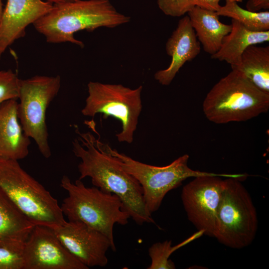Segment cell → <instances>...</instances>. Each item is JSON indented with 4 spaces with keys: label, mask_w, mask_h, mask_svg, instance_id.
<instances>
[{
    "label": "cell",
    "mask_w": 269,
    "mask_h": 269,
    "mask_svg": "<svg viewBox=\"0 0 269 269\" xmlns=\"http://www.w3.org/2000/svg\"><path fill=\"white\" fill-rule=\"evenodd\" d=\"M76 131L79 136L72 142V150L81 159L78 165L79 179L89 177L94 186L118 196L124 210L137 224L155 223L146 207L138 182L123 169L118 159L106 150L100 138H96L89 132Z\"/></svg>",
    "instance_id": "6da1fadb"
},
{
    "label": "cell",
    "mask_w": 269,
    "mask_h": 269,
    "mask_svg": "<svg viewBox=\"0 0 269 269\" xmlns=\"http://www.w3.org/2000/svg\"><path fill=\"white\" fill-rule=\"evenodd\" d=\"M130 21V17L118 12L109 0H74L54 4L33 25L48 43L70 42L82 48L84 44L75 38L76 32L113 28Z\"/></svg>",
    "instance_id": "7a4b0ae2"
},
{
    "label": "cell",
    "mask_w": 269,
    "mask_h": 269,
    "mask_svg": "<svg viewBox=\"0 0 269 269\" xmlns=\"http://www.w3.org/2000/svg\"><path fill=\"white\" fill-rule=\"evenodd\" d=\"M60 185L68 193L61 210L69 221L81 222L101 232L111 242V250L116 251L113 228L115 224L125 225L130 217L116 195L97 187H86L81 179L71 181L63 175Z\"/></svg>",
    "instance_id": "3957f363"
},
{
    "label": "cell",
    "mask_w": 269,
    "mask_h": 269,
    "mask_svg": "<svg viewBox=\"0 0 269 269\" xmlns=\"http://www.w3.org/2000/svg\"><path fill=\"white\" fill-rule=\"evenodd\" d=\"M202 107L206 118L215 124L246 121L268 111L269 94L232 69L207 93Z\"/></svg>",
    "instance_id": "277c9868"
},
{
    "label": "cell",
    "mask_w": 269,
    "mask_h": 269,
    "mask_svg": "<svg viewBox=\"0 0 269 269\" xmlns=\"http://www.w3.org/2000/svg\"><path fill=\"white\" fill-rule=\"evenodd\" d=\"M0 188L35 225L54 229L66 222L57 200L18 160L0 157Z\"/></svg>",
    "instance_id": "5b68a950"
},
{
    "label": "cell",
    "mask_w": 269,
    "mask_h": 269,
    "mask_svg": "<svg viewBox=\"0 0 269 269\" xmlns=\"http://www.w3.org/2000/svg\"><path fill=\"white\" fill-rule=\"evenodd\" d=\"M219 206L214 237L235 249L250 245L258 227L257 210L251 196L239 178L226 177Z\"/></svg>",
    "instance_id": "8992f818"
},
{
    "label": "cell",
    "mask_w": 269,
    "mask_h": 269,
    "mask_svg": "<svg viewBox=\"0 0 269 269\" xmlns=\"http://www.w3.org/2000/svg\"><path fill=\"white\" fill-rule=\"evenodd\" d=\"M106 150L115 156L127 172L132 175L141 186L146 208L152 214L160 207L166 194L181 185L188 178L212 175V172L195 170L188 165V154H184L164 166L142 163L112 149L104 143Z\"/></svg>",
    "instance_id": "52a82bcc"
},
{
    "label": "cell",
    "mask_w": 269,
    "mask_h": 269,
    "mask_svg": "<svg viewBox=\"0 0 269 269\" xmlns=\"http://www.w3.org/2000/svg\"><path fill=\"white\" fill-rule=\"evenodd\" d=\"M87 88L88 95L81 110L82 115L93 117L101 114L104 119L113 117L118 119L122 128L116 135L118 140L131 143L142 110V86L132 89L121 84L90 81Z\"/></svg>",
    "instance_id": "ba28073f"
},
{
    "label": "cell",
    "mask_w": 269,
    "mask_h": 269,
    "mask_svg": "<svg viewBox=\"0 0 269 269\" xmlns=\"http://www.w3.org/2000/svg\"><path fill=\"white\" fill-rule=\"evenodd\" d=\"M60 87L59 75H35L19 82L17 111L20 123L25 134L34 140L46 158L51 155L46 112Z\"/></svg>",
    "instance_id": "9c48e42d"
},
{
    "label": "cell",
    "mask_w": 269,
    "mask_h": 269,
    "mask_svg": "<svg viewBox=\"0 0 269 269\" xmlns=\"http://www.w3.org/2000/svg\"><path fill=\"white\" fill-rule=\"evenodd\" d=\"M246 174H218L193 177L181 192V200L188 220L203 235L214 237L218 209L225 186L223 177L245 180Z\"/></svg>",
    "instance_id": "30bf717a"
},
{
    "label": "cell",
    "mask_w": 269,
    "mask_h": 269,
    "mask_svg": "<svg viewBox=\"0 0 269 269\" xmlns=\"http://www.w3.org/2000/svg\"><path fill=\"white\" fill-rule=\"evenodd\" d=\"M24 269H88L72 255L49 227L36 225L23 249Z\"/></svg>",
    "instance_id": "8fae6325"
},
{
    "label": "cell",
    "mask_w": 269,
    "mask_h": 269,
    "mask_svg": "<svg viewBox=\"0 0 269 269\" xmlns=\"http://www.w3.org/2000/svg\"><path fill=\"white\" fill-rule=\"evenodd\" d=\"M52 229L67 250L89 269L107 265L111 244L101 232L79 221H66Z\"/></svg>",
    "instance_id": "7c38bea8"
},
{
    "label": "cell",
    "mask_w": 269,
    "mask_h": 269,
    "mask_svg": "<svg viewBox=\"0 0 269 269\" xmlns=\"http://www.w3.org/2000/svg\"><path fill=\"white\" fill-rule=\"evenodd\" d=\"M53 4L43 0H7L0 21V58L26 28L47 13Z\"/></svg>",
    "instance_id": "4fadbf2b"
},
{
    "label": "cell",
    "mask_w": 269,
    "mask_h": 269,
    "mask_svg": "<svg viewBox=\"0 0 269 269\" xmlns=\"http://www.w3.org/2000/svg\"><path fill=\"white\" fill-rule=\"evenodd\" d=\"M165 50L171 57L170 63L167 68L157 71L154 77L159 83L167 86L184 64L195 58L200 52V44L188 16L180 19L166 43Z\"/></svg>",
    "instance_id": "5bb4252c"
},
{
    "label": "cell",
    "mask_w": 269,
    "mask_h": 269,
    "mask_svg": "<svg viewBox=\"0 0 269 269\" xmlns=\"http://www.w3.org/2000/svg\"><path fill=\"white\" fill-rule=\"evenodd\" d=\"M17 100H9L0 106V157L18 161L28 155L30 138L20 123Z\"/></svg>",
    "instance_id": "9a60e30c"
},
{
    "label": "cell",
    "mask_w": 269,
    "mask_h": 269,
    "mask_svg": "<svg viewBox=\"0 0 269 269\" xmlns=\"http://www.w3.org/2000/svg\"><path fill=\"white\" fill-rule=\"evenodd\" d=\"M35 225L0 188V247L21 251Z\"/></svg>",
    "instance_id": "2e32d148"
},
{
    "label": "cell",
    "mask_w": 269,
    "mask_h": 269,
    "mask_svg": "<svg viewBox=\"0 0 269 269\" xmlns=\"http://www.w3.org/2000/svg\"><path fill=\"white\" fill-rule=\"evenodd\" d=\"M231 24L230 32L224 37L220 48L211 58L225 61L233 69L239 65L241 55L248 46L269 41V30L252 31L233 19Z\"/></svg>",
    "instance_id": "e0dca14e"
},
{
    "label": "cell",
    "mask_w": 269,
    "mask_h": 269,
    "mask_svg": "<svg viewBox=\"0 0 269 269\" xmlns=\"http://www.w3.org/2000/svg\"><path fill=\"white\" fill-rule=\"evenodd\" d=\"M190 23L204 50L213 55L220 48L224 37L232 29L222 23L216 11L196 6L188 13Z\"/></svg>",
    "instance_id": "ac0fdd59"
},
{
    "label": "cell",
    "mask_w": 269,
    "mask_h": 269,
    "mask_svg": "<svg viewBox=\"0 0 269 269\" xmlns=\"http://www.w3.org/2000/svg\"><path fill=\"white\" fill-rule=\"evenodd\" d=\"M248 46L236 69L262 92L269 94V46Z\"/></svg>",
    "instance_id": "d6986e66"
},
{
    "label": "cell",
    "mask_w": 269,
    "mask_h": 269,
    "mask_svg": "<svg viewBox=\"0 0 269 269\" xmlns=\"http://www.w3.org/2000/svg\"><path fill=\"white\" fill-rule=\"evenodd\" d=\"M238 0H225L223 6L216 11L219 16L235 20L249 30L255 31L269 30V11H252L242 8Z\"/></svg>",
    "instance_id": "ffe728a7"
},
{
    "label": "cell",
    "mask_w": 269,
    "mask_h": 269,
    "mask_svg": "<svg viewBox=\"0 0 269 269\" xmlns=\"http://www.w3.org/2000/svg\"><path fill=\"white\" fill-rule=\"evenodd\" d=\"M221 0H157L159 9L166 15L180 17L196 6L216 11Z\"/></svg>",
    "instance_id": "44dd1931"
},
{
    "label": "cell",
    "mask_w": 269,
    "mask_h": 269,
    "mask_svg": "<svg viewBox=\"0 0 269 269\" xmlns=\"http://www.w3.org/2000/svg\"><path fill=\"white\" fill-rule=\"evenodd\" d=\"M186 244L184 241L176 246L172 247V241L166 240L153 244L148 249L151 264L148 269H174V263L169 259L175 250Z\"/></svg>",
    "instance_id": "7402d4cb"
},
{
    "label": "cell",
    "mask_w": 269,
    "mask_h": 269,
    "mask_svg": "<svg viewBox=\"0 0 269 269\" xmlns=\"http://www.w3.org/2000/svg\"><path fill=\"white\" fill-rule=\"evenodd\" d=\"M20 80L11 69L0 70V106L6 101L18 99Z\"/></svg>",
    "instance_id": "603a6c76"
},
{
    "label": "cell",
    "mask_w": 269,
    "mask_h": 269,
    "mask_svg": "<svg viewBox=\"0 0 269 269\" xmlns=\"http://www.w3.org/2000/svg\"><path fill=\"white\" fill-rule=\"evenodd\" d=\"M0 269H24L21 251L0 247Z\"/></svg>",
    "instance_id": "cb8c5ba5"
},
{
    "label": "cell",
    "mask_w": 269,
    "mask_h": 269,
    "mask_svg": "<svg viewBox=\"0 0 269 269\" xmlns=\"http://www.w3.org/2000/svg\"><path fill=\"white\" fill-rule=\"evenodd\" d=\"M246 7L252 11L269 10V0H248Z\"/></svg>",
    "instance_id": "d4e9b609"
},
{
    "label": "cell",
    "mask_w": 269,
    "mask_h": 269,
    "mask_svg": "<svg viewBox=\"0 0 269 269\" xmlns=\"http://www.w3.org/2000/svg\"><path fill=\"white\" fill-rule=\"evenodd\" d=\"M73 0H45V1L50 2L52 3L53 4L63 3L70 2Z\"/></svg>",
    "instance_id": "484cf974"
},
{
    "label": "cell",
    "mask_w": 269,
    "mask_h": 269,
    "mask_svg": "<svg viewBox=\"0 0 269 269\" xmlns=\"http://www.w3.org/2000/svg\"><path fill=\"white\" fill-rule=\"evenodd\" d=\"M3 6L2 0H0V21L1 20L3 11Z\"/></svg>",
    "instance_id": "4316f807"
},
{
    "label": "cell",
    "mask_w": 269,
    "mask_h": 269,
    "mask_svg": "<svg viewBox=\"0 0 269 269\" xmlns=\"http://www.w3.org/2000/svg\"><path fill=\"white\" fill-rule=\"evenodd\" d=\"M243 0H238L239 2H242Z\"/></svg>",
    "instance_id": "83f0119b"
}]
</instances>
